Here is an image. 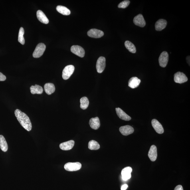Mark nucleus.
<instances>
[{
  "instance_id": "28",
  "label": "nucleus",
  "mask_w": 190,
  "mask_h": 190,
  "mask_svg": "<svg viewBox=\"0 0 190 190\" xmlns=\"http://www.w3.org/2000/svg\"><path fill=\"white\" fill-rule=\"evenodd\" d=\"M24 34H25V30L23 28L21 27L19 30L18 41L22 45H24L25 44V40L23 36Z\"/></svg>"
},
{
  "instance_id": "10",
  "label": "nucleus",
  "mask_w": 190,
  "mask_h": 190,
  "mask_svg": "<svg viewBox=\"0 0 190 190\" xmlns=\"http://www.w3.org/2000/svg\"><path fill=\"white\" fill-rule=\"evenodd\" d=\"M151 124L153 128L158 133L162 134L164 132L162 125L156 119H153L151 121Z\"/></svg>"
},
{
  "instance_id": "3",
  "label": "nucleus",
  "mask_w": 190,
  "mask_h": 190,
  "mask_svg": "<svg viewBox=\"0 0 190 190\" xmlns=\"http://www.w3.org/2000/svg\"><path fill=\"white\" fill-rule=\"evenodd\" d=\"M82 167V164L79 162H68L64 165V168L67 171H73L79 170Z\"/></svg>"
},
{
  "instance_id": "9",
  "label": "nucleus",
  "mask_w": 190,
  "mask_h": 190,
  "mask_svg": "<svg viewBox=\"0 0 190 190\" xmlns=\"http://www.w3.org/2000/svg\"><path fill=\"white\" fill-rule=\"evenodd\" d=\"M88 35L89 37L94 38H99L104 35V32L100 30L93 29L88 32Z\"/></svg>"
},
{
  "instance_id": "12",
  "label": "nucleus",
  "mask_w": 190,
  "mask_h": 190,
  "mask_svg": "<svg viewBox=\"0 0 190 190\" xmlns=\"http://www.w3.org/2000/svg\"><path fill=\"white\" fill-rule=\"evenodd\" d=\"M132 171V168L130 167H125L122 170L121 174H122V179L124 180H128L131 178V173Z\"/></svg>"
},
{
  "instance_id": "23",
  "label": "nucleus",
  "mask_w": 190,
  "mask_h": 190,
  "mask_svg": "<svg viewBox=\"0 0 190 190\" xmlns=\"http://www.w3.org/2000/svg\"><path fill=\"white\" fill-rule=\"evenodd\" d=\"M56 9L57 11L63 15L67 16L70 14V10L64 6L58 5L56 7Z\"/></svg>"
},
{
  "instance_id": "11",
  "label": "nucleus",
  "mask_w": 190,
  "mask_h": 190,
  "mask_svg": "<svg viewBox=\"0 0 190 190\" xmlns=\"http://www.w3.org/2000/svg\"><path fill=\"white\" fill-rule=\"evenodd\" d=\"M133 22L135 25L141 27H144L146 25V22L141 14H139L135 17L133 19Z\"/></svg>"
},
{
  "instance_id": "30",
  "label": "nucleus",
  "mask_w": 190,
  "mask_h": 190,
  "mask_svg": "<svg viewBox=\"0 0 190 190\" xmlns=\"http://www.w3.org/2000/svg\"><path fill=\"white\" fill-rule=\"evenodd\" d=\"M6 79V77L0 72V81H4Z\"/></svg>"
},
{
  "instance_id": "14",
  "label": "nucleus",
  "mask_w": 190,
  "mask_h": 190,
  "mask_svg": "<svg viewBox=\"0 0 190 190\" xmlns=\"http://www.w3.org/2000/svg\"><path fill=\"white\" fill-rule=\"evenodd\" d=\"M148 155L151 161L153 162L156 160L157 156V148L155 145H153L151 147Z\"/></svg>"
},
{
  "instance_id": "6",
  "label": "nucleus",
  "mask_w": 190,
  "mask_h": 190,
  "mask_svg": "<svg viewBox=\"0 0 190 190\" xmlns=\"http://www.w3.org/2000/svg\"><path fill=\"white\" fill-rule=\"evenodd\" d=\"M174 80L177 83L183 84L187 81L188 78L185 74L179 72L174 74Z\"/></svg>"
},
{
  "instance_id": "24",
  "label": "nucleus",
  "mask_w": 190,
  "mask_h": 190,
  "mask_svg": "<svg viewBox=\"0 0 190 190\" xmlns=\"http://www.w3.org/2000/svg\"><path fill=\"white\" fill-rule=\"evenodd\" d=\"M0 148L4 152H6L8 150L7 141L3 135H0Z\"/></svg>"
},
{
  "instance_id": "27",
  "label": "nucleus",
  "mask_w": 190,
  "mask_h": 190,
  "mask_svg": "<svg viewBox=\"0 0 190 190\" xmlns=\"http://www.w3.org/2000/svg\"><path fill=\"white\" fill-rule=\"evenodd\" d=\"M88 147V148L91 150H97L100 148V146L96 141L91 140L89 142Z\"/></svg>"
},
{
  "instance_id": "15",
  "label": "nucleus",
  "mask_w": 190,
  "mask_h": 190,
  "mask_svg": "<svg viewBox=\"0 0 190 190\" xmlns=\"http://www.w3.org/2000/svg\"><path fill=\"white\" fill-rule=\"evenodd\" d=\"M75 142L73 140H70L61 143L60 145V148L63 150H69L73 147Z\"/></svg>"
},
{
  "instance_id": "2",
  "label": "nucleus",
  "mask_w": 190,
  "mask_h": 190,
  "mask_svg": "<svg viewBox=\"0 0 190 190\" xmlns=\"http://www.w3.org/2000/svg\"><path fill=\"white\" fill-rule=\"evenodd\" d=\"M46 49V46L44 43H40L36 46L33 53L34 58H39L43 55Z\"/></svg>"
},
{
  "instance_id": "26",
  "label": "nucleus",
  "mask_w": 190,
  "mask_h": 190,
  "mask_svg": "<svg viewBox=\"0 0 190 190\" xmlns=\"http://www.w3.org/2000/svg\"><path fill=\"white\" fill-rule=\"evenodd\" d=\"M80 108L83 110H85L88 108L89 104V102L88 98L83 97L80 99Z\"/></svg>"
},
{
  "instance_id": "8",
  "label": "nucleus",
  "mask_w": 190,
  "mask_h": 190,
  "mask_svg": "<svg viewBox=\"0 0 190 190\" xmlns=\"http://www.w3.org/2000/svg\"><path fill=\"white\" fill-rule=\"evenodd\" d=\"M70 50L72 53L81 58L84 57L85 56V50L82 46L77 45L73 46L71 47Z\"/></svg>"
},
{
  "instance_id": "1",
  "label": "nucleus",
  "mask_w": 190,
  "mask_h": 190,
  "mask_svg": "<svg viewBox=\"0 0 190 190\" xmlns=\"http://www.w3.org/2000/svg\"><path fill=\"white\" fill-rule=\"evenodd\" d=\"M15 114L21 126L28 131H31L32 127L31 123L27 115L19 109L15 111Z\"/></svg>"
},
{
  "instance_id": "25",
  "label": "nucleus",
  "mask_w": 190,
  "mask_h": 190,
  "mask_svg": "<svg viewBox=\"0 0 190 190\" xmlns=\"http://www.w3.org/2000/svg\"><path fill=\"white\" fill-rule=\"evenodd\" d=\"M125 45L127 49L131 53H136V48L132 42L129 41H126L125 42Z\"/></svg>"
},
{
  "instance_id": "21",
  "label": "nucleus",
  "mask_w": 190,
  "mask_h": 190,
  "mask_svg": "<svg viewBox=\"0 0 190 190\" xmlns=\"http://www.w3.org/2000/svg\"><path fill=\"white\" fill-rule=\"evenodd\" d=\"M44 90L46 94L51 95L55 91V86L54 84L48 83L44 85Z\"/></svg>"
},
{
  "instance_id": "19",
  "label": "nucleus",
  "mask_w": 190,
  "mask_h": 190,
  "mask_svg": "<svg viewBox=\"0 0 190 190\" xmlns=\"http://www.w3.org/2000/svg\"><path fill=\"white\" fill-rule=\"evenodd\" d=\"M36 15H37V19L42 23L45 24H47L49 23V19L46 17L45 14L43 13V11L39 10L37 11Z\"/></svg>"
},
{
  "instance_id": "29",
  "label": "nucleus",
  "mask_w": 190,
  "mask_h": 190,
  "mask_svg": "<svg viewBox=\"0 0 190 190\" xmlns=\"http://www.w3.org/2000/svg\"><path fill=\"white\" fill-rule=\"evenodd\" d=\"M130 4V1H124L119 4L118 7L120 8L125 9L128 7Z\"/></svg>"
},
{
  "instance_id": "7",
  "label": "nucleus",
  "mask_w": 190,
  "mask_h": 190,
  "mask_svg": "<svg viewBox=\"0 0 190 190\" xmlns=\"http://www.w3.org/2000/svg\"><path fill=\"white\" fill-rule=\"evenodd\" d=\"M159 65L162 67H166L169 60V55L166 52H163L159 58Z\"/></svg>"
},
{
  "instance_id": "32",
  "label": "nucleus",
  "mask_w": 190,
  "mask_h": 190,
  "mask_svg": "<svg viewBox=\"0 0 190 190\" xmlns=\"http://www.w3.org/2000/svg\"><path fill=\"white\" fill-rule=\"evenodd\" d=\"M128 187V185L127 184L123 185L121 188V190H126Z\"/></svg>"
},
{
  "instance_id": "13",
  "label": "nucleus",
  "mask_w": 190,
  "mask_h": 190,
  "mask_svg": "<svg viewBox=\"0 0 190 190\" xmlns=\"http://www.w3.org/2000/svg\"><path fill=\"white\" fill-rule=\"evenodd\" d=\"M120 131L123 135L128 136L134 132V129L130 125H125L120 127Z\"/></svg>"
},
{
  "instance_id": "17",
  "label": "nucleus",
  "mask_w": 190,
  "mask_h": 190,
  "mask_svg": "<svg viewBox=\"0 0 190 190\" xmlns=\"http://www.w3.org/2000/svg\"><path fill=\"white\" fill-rule=\"evenodd\" d=\"M89 124L92 129L94 130H97L100 126L99 119L98 117L91 118L90 120Z\"/></svg>"
},
{
  "instance_id": "18",
  "label": "nucleus",
  "mask_w": 190,
  "mask_h": 190,
  "mask_svg": "<svg viewBox=\"0 0 190 190\" xmlns=\"http://www.w3.org/2000/svg\"><path fill=\"white\" fill-rule=\"evenodd\" d=\"M141 82V80L138 78L133 77L129 80L128 86L132 88H136L139 86Z\"/></svg>"
},
{
  "instance_id": "31",
  "label": "nucleus",
  "mask_w": 190,
  "mask_h": 190,
  "mask_svg": "<svg viewBox=\"0 0 190 190\" xmlns=\"http://www.w3.org/2000/svg\"><path fill=\"white\" fill-rule=\"evenodd\" d=\"M174 190H183V186L181 185H178L175 188Z\"/></svg>"
},
{
  "instance_id": "5",
  "label": "nucleus",
  "mask_w": 190,
  "mask_h": 190,
  "mask_svg": "<svg viewBox=\"0 0 190 190\" xmlns=\"http://www.w3.org/2000/svg\"><path fill=\"white\" fill-rule=\"evenodd\" d=\"M106 67V59L101 56L99 58L96 62V68L98 73H101L104 71Z\"/></svg>"
},
{
  "instance_id": "22",
  "label": "nucleus",
  "mask_w": 190,
  "mask_h": 190,
  "mask_svg": "<svg viewBox=\"0 0 190 190\" xmlns=\"http://www.w3.org/2000/svg\"><path fill=\"white\" fill-rule=\"evenodd\" d=\"M30 91L32 94H41L43 93V89L42 87L35 85V86H32L30 88Z\"/></svg>"
},
{
  "instance_id": "16",
  "label": "nucleus",
  "mask_w": 190,
  "mask_h": 190,
  "mask_svg": "<svg viewBox=\"0 0 190 190\" xmlns=\"http://www.w3.org/2000/svg\"><path fill=\"white\" fill-rule=\"evenodd\" d=\"M116 110L117 115L120 119L125 121H129L131 120V117L126 114L120 108H116Z\"/></svg>"
},
{
  "instance_id": "4",
  "label": "nucleus",
  "mask_w": 190,
  "mask_h": 190,
  "mask_svg": "<svg viewBox=\"0 0 190 190\" xmlns=\"http://www.w3.org/2000/svg\"><path fill=\"white\" fill-rule=\"evenodd\" d=\"M74 70L75 67L73 65H70L66 66L63 70L62 76L64 79H68L73 74Z\"/></svg>"
},
{
  "instance_id": "20",
  "label": "nucleus",
  "mask_w": 190,
  "mask_h": 190,
  "mask_svg": "<svg viewBox=\"0 0 190 190\" xmlns=\"http://www.w3.org/2000/svg\"><path fill=\"white\" fill-rule=\"evenodd\" d=\"M167 21L165 19H160L155 24V29L158 31H161L166 27Z\"/></svg>"
}]
</instances>
